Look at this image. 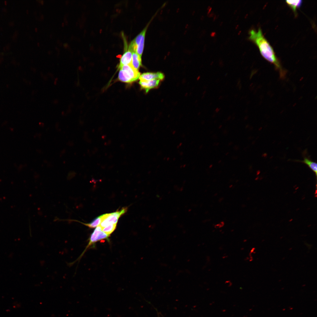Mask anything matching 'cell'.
Masks as SVG:
<instances>
[{
    "label": "cell",
    "mask_w": 317,
    "mask_h": 317,
    "mask_svg": "<svg viewBox=\"0 0 317 317\" xmlns=\"http://www.w3.org/2000/svg\"><path fill=\"white\" fill-rule=\"evenodd\" d=\"M249 33V39L257 46L263 58L274 65L279 72L280 78L284 79L286 73V71L282 67L273 48L263 36L261 29L259 28L257 31L252 29Z\"/></svg>",
    "instance_id": "obj_1"
},
{
    "label": "cell",
    "mask_w": 317,
    "mask_h": 317,
    "mask_svg": "<svg viewBox=\"0 0 317 317\" xmlns=\"http://www.w3.org/2000/svg\"><path fill=\"white\" fill-rule=\"evenodd\" d=\"M119 69L118 78L123 82L131 83L137 80L140 76L138 70L135 69L131 64L123 65Z\"/></svg>",
    "instance_id": "obj_2"
},
{
    "label": "cell",
    "mask_w": 317,
    "mask_h": 317,
    "mask_svg": "<svg viewBox=\"0 0 317 317\" xmlns=\"http://www.w3.org/2000/svg\"><path fill=\"white\" fill-rule=\"evenodd\" d=\"M127 210V208H124L119 211L101 215L102 221L99 225L102 228L111 224H117L119 218Z\"/></svg>",
    "instance_id": "obj_3"
},
{
    "label": "cell",
    "mask_w": 317,
    "mask_h": 317,
    "mask_svg": "<svg viewBox=\"0 0 317 317\" xmlns=\"http://www.w3.org/2000/svg\"><path fill=\"white\" fill-rule=\"evenodd\" d=\"M109 236V235L102 231V228L99 225L97 227L91 234L89 238V242L84 250L80 257L76 260L75 261H74L72 263H74L76 261L80 260L87 248L90 246L94 245L95 243L101 240L108 239Z\"/></svg>",
    "instance_id": "obj_4"
},
{
    "label": "cell",
    "mask_w": 317,
    "mask_h": 317,
    "mask_svg": "<svg viewBox=\"0 0 317 317\" xmlns=\"http://www.w3.org/2000/svg\"><path fill=\"white\" fill-rule=\"evenodd\" d=\"M125 48V51L120 60V62L118 66L119 69L124 65L131 64L132 52L129 47L126 46Z\"/></svg>",
    "instance_id": "obj_5"
},
{
    "label": "cell",
    "mask_w": 317,
    "mask_h": 317,
    "mask_svg": "<svg viewBox=\"0 0 317 317\" xmlns=\"http://www.w3.org/2000/svg\"><path fill=\"white\" fill-rule=\"evenodd\" d=\"M140 80L149 81L154 80H163L164 75L162 73L158 72L156 73L146 72L143 73L139 77Z\"/></svg>",
    "instance_id": "obj_6"
},
{
    "label": "cell",
    "mask_w": 317,
    "mask_h": 317,
    "mask_svg": "<svg viewBox=\"0 0 317 317\" xmlns=\"http://www.w3.org/2000/svg\"><path fill=\"white\" fill-rule=\"evenodd\" d=\"M159 80H154L145 81L140 80L139 84L141 88L144 90L146 93L150 89L157 87L159 83Z\"/></svg>",
    "instance_id": "obj_7"
},
{
    "label": "cell",
    "mask_w": 317,
    "mask_h": 317,
    "mask_svg": "<svg viewBox=\"0 0 317 317\" xmlns=\"http://www.w3.org/2000/svg\"><path fill=\"white\" fill-rule=\"evenodd\" d=\"M149 23L147 25L144 29L131 42L129 48L132 51L135 52L137 46L140 43L143 36L146 34V32Z\"/></svg>",
    "instance_id": "obj_8"
},
{
    "label": "cell",
    "mask_w": 317,
    "mask_h": 317,
    "mask_svg": "<svg viewBox=\"0 0 317 317\" xmlns=\"http://www.w3.org/2000/svg\"><path fill=\"white\" fill-rule=\"evenodd\" d=\"M303 160H296L295 161L300 162L306 165L308 167L315 173L316 176L317 173V163L313 161L310 159V157H307L305 154H303Z\"/></svg>",
    "instance_id": "obj_9"
},
{
    "label": "cell",
    "mask_w": 317,
    "mask_h": 317,
    "mask_svg": "<svg viewBox=\"0 0 317 317\" xmlns=\"http://www.w3.org/2000/svg\"><path fill=\"white\" fill-rule=\"evenodd\" d=\"M131 65L137 70L141 65V57L135 51L132 52Z\"/></svg>",
    "instance_id": "obj_10"
},
{
    "label": "cell",
    "mask_w": 317,
    "mask_h": 317,
    "mask_svg": "<svg viewBox=\"0 0 317 317\" xmlns=\"http://www.w3.org/2000/svg\"><path fill=\"white\" fill-rule=\"evenodd\" d=\"M66 220L70 221H73L78 222L82 224H83L85 225L86 226L89 227L90 228H93L97 227L100 225L102 221V218L101 216L100 215L99 217H97L91 222L88 223H84L81 222L79 221L78 220Z\"/></svg>",
    "instance_id": "obj_11"
},
{
    "label": "cell",
    "mask_w": 317,
    "mask_h": 317,
    "mask_svg": "<svg viewBox=\"0 0 317 317\" xmlns=\"http://www.w3.org/2000/svg\"><path fill=\"white\" fill-rule=\"evenodd\" d=\"M287 4L295 14H296V9L299 7L302 3L301 0H286Z\"/></svg>",
    "instance_id": "obj_12"
},
{
    "label": "cell",
    "mask_w": 317,
    "mask_h": 317,
    "mask_svg": "<svg viewBox=\"0 0 317 317\" xmlns=\"http://www.w3.org/2000/svg\"><path fill=\"white\" fill-rule=\"evenodd\" d=\"M145 35L142 37L139 44L137 46L135 52L141 57L144 48Z\"/></svg>",
    "instance_id": "obj_13"
},
{
    "label": "cell",
    "mask_w": 317,
    "mask_h": 317,
    "mask_svg": "<svg viewBox=\"0 0 317 317\" xmlns=\"http://www.w3.org/2000/svg\"><path fill=\"white\" fill-rule=\"evenodd\" d=\"M116 225L117 224H111L102 228V230L104 232L110 235L115 229Z\"/></svg>",
    "instance_id": "obj_14"
}]
</instances>
